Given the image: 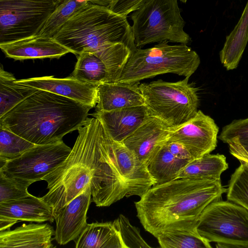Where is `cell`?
<instances>
[{
    "label": "cell",
    "instance_id": "cell-20",
    "mask_svg": "<svg viewBox=\"0 0 248 248\" xmlns=\"http://www.w3.org/2000/svg\"><path fill=\"white\" fill-rule=\"evenodd\" d=\"M139 84L116 82L99 85L95 111L145 105Z\"/></svg>",
    "mask_w": 248,
    "mask_h": 248
},
{
    "label": "cell",
    "instance_id": "cell-15",
    "mask_svg": "<svg viewBox=\"0 0 248 248\" xmlns=\"http://www.w3.org/2000/svg\"><path fill=\"white\" fill-rule=\"evenodd\" d=\"M51 206L42 198L31 195L20 199L0 203V230H10L16 223L27 221L53 222Z\"/></svg>",
    "mask_w": 248,
    "mask_h": 248
},
{
    "label": "cell",
    "instance_id": "cell-1",
    "mask_svg": "<svg viewBox=\"0 0 248 248\" xmlns=\"http://www.w3.org/2000/svg\"><path fill=\"white\" fill-rule=\"evenodd\" d=\"M226 191L217 180L180 178L155 184L134 202L137 216L156 238L166 231H195L203 210Z\"/></svg>",
    "mask_w": 248,
    "mask_h": 248
},
{
    "label": "cell",
    "instance_id": "cell-22",
    "mask_svg": "<svg viewBox=\"0 0 248 248\" xmlns=\"http://www.w3.org/2000/svg\"><path fill=\"white\" fill-rule=\"evenodd\" d=\"M190 161L175 157L165 143L148 162L147 167L155 184H161L177 179Z\"/></svg>",
    "mask_w": 248,
    "mask_h": 248
},
{
    "label": "cell",
    "instance_id": "cell-19",
    "mask_svg": "<svg viewBox=\"0 0 248 248\" xmlns=\"http://www.w3.org/2000/svg\"><path fill=\"white\" fill-rule=\"evenodd\" d=\"M23 224L13 230L0 231V248H53L55 231L48 223Z\"/></svg>",
    "mask_w": 248,
    "mask_h": 248
},
{
    "label": "cell",
    "instance_id": "cell-11",
    "mask_svg": "<svg viewBox=\"0 0 248 248\" xmlns=\"http://www.w3.org/2000/svg\"><path fill=\"white\" fill-rule=\"evenodd\" d=\"M71 150L62 140L35 145L20 156L3 163L0 170L10 176L34 183L42 180L58 167Z\"/></svg>",
    "mask_w": 248,
    "mask_h": 248
},
{
    "label": "cell",
    "instance_id": "cell-28",
    "mask_svg": "<svg viewBox=\"0 0 248 248\" xmlns=\"http://www.w3.org/2000/svg\"><path fill=\"white\" fill-rule=\"evenodd\" d=\"M35 144L0 125L1 163L16 159Z\"/></svg>",
    "mask_w": 248,
    "mask_h": 248
},
{
    "label": "cell",
    "instance_id": "cell-10",
    "mask_svg": "<svg viewBox=\"0 0 248 248\" xmlns=\"http://www.w3.org/2000/svg\"><path fill=\"white\" fill-rule=\"evenodd\" d=\"M63 0H0V44L35 35Z\"/></svg>",
    "mask_w": 248,
    "mask_h": 248
},
{
    "label": "cell",
    "instance_id": "cell-30",
    "mask_svg": "<svg viewBox=\"0 0 248 248\" xmlns=\"http://www.w3.org/2000/svg\"><path fill=\"white\" fill-rule=\"evenodd\" d=\"M33 183L10 176L0 170V203L31 196L28 188Z\"/></svg>",
    "mask_w": 248,
    "mask_h": 248
},
{
    "label": "cell",
    "instance_id": "cell-12",
    "mask_svg": "<svg viewBox=\"0 0 248 248\" xmlns=\"http://www.w3.org/2000/svg\"><path fill=\"white\" fill-rule=\"evenodd\" d=\"M219 127L214 120L198 110L186 123L170 128L168 141L183 144L195 159L210 154L217 145Z\"/></svg>",
    "mask_w": 248,
    "mask_h": 248
},
{
    "label": "cell",
    "instance_id": "cell-21",
    "mask_svg": "<svg viewBox=\"0 0 248 248\" xmlns=\"http://www.w3.org/2000/svg\"><path fill=\"white\" fill-rule=\"evenodd\" d=\"M74 242L76 248H125L113 221L87 224Z\"/></svg>",
    "mask_w": 248,
    "mask_h": 248
},
{
    "label": "cell",
    "instance_id": "cell-25",
    "mask_svg": "<svg viewBox=\"0 0 248 248\" xmlns=\"http://www.w3.org/2000/svg\"><path fill=\"white\" fill-rule=\"evenodd\" d=\"M104 62L108 75V83L118 82L132 51L125 45L114 43L94 50Z\"/></svg>",
    "mask_w": 248,
    "mask_h": 248
},
{
    "label": "cell",
    "instance_id": "cell-5",
    "mask_svg": "<svg viewBox=\"0 0 248 248\" xmlns=\"http://www.w3.org/2000/svg\"><path fill=\"white\" fill-rule=\"evenodd\" d=\"M52 38L77 56L114 43L125 45L132 53L137 48L126 16L90 3L73 15Z\"/></svg>",
    "mask_w": 248,
    "mask_h": 248
},
{
    "label": "cell",
    "instance_id": "cell-38",
    "mask_svg": "<svg viewBox=\"0 0 248 248\" xmlns=\"http://www.w3.org/2000/svg\"><path fill=\"white\" fill-rule=\"evenodd\" d=\"M181 2L183 3H186L187 0H180Z\"/></svg>",
    "mask_w": 248,
    "mask_h": 248
},
{
    "label": "cell",
    "instance_id": "cell-2",
    "mask_svg": "<svg viewBox=\"0 0 248 248\" xmlns=\"http://www.w3.org/2000/svg\"><path fill=\"white\" fill-rule=\"evenodd\" d=\"M92 108L38 90L0 117V125L35 145L53 143L82 126Z\"/></svg>",
    "mask_w": 248,
    "mask_h": 248
},
{
    "label": "cell",
    "instance_id": "cell-14",
    "mask_svg": "<svg viewBox=\"0 0 248 248\" xmlns=\"http://www.w3.org/2000/svg\"><path fill=\"white\" fill-rule=\"evenodd\" d=\"M91 185L64 206L56 217L54 239L60 245L75 240L84 229L91 202Z\"/></svg>",
    "mask_w": 248,
    "mask_h": 248
},
{
    "label": "cell",
    "instance_id": "cell-33",
    "mask_svg": "<svg viewBox=\"0 0 248 248\" xmlns=\"http://www.w3.org/2000/svg\"><path fill=\"white\" fill-rule=\"evenodd\" d=\"M148 0H113L108 7L114 13L126 16L140 8Z\"/></svg>",
    "mask_w": 248,
    "mask_h": 248
},
{
    "label": "cell",
    "instance_id": "cell-8",
    "mask_svg": "<svg viewBox=\"0 0 248 248\" xmlns=\"http://www.w3.org/2000/svg\"><path fill=\"white\" fill-rule=\"evenodd\" d=\"M189 78L177 82L161 79L139 84L151 116L157 118L170 128H176L193 118L198 110V89Z\"/></svg>",
    "mask_w": 248,
    "mask_h": 248
},
{
    "label": "cell",
    "instance_id": "cell-4",
    "mask_svg": "<svg viewBox=\"0 0 248 248\" xmlns=\"http://www.w3.org/2000/svg\"><path fill=\"white\" fill-rule=\"evenodd\" d=\"M103 126L96 118H87L67 157L43 178L48 192L41 198L52 208L55 218L62 209L91 185Z\"/></svg>",
    "mask_w": 248,
    "mask_h": 248
},
{
    "label": "cell",
    "instance_id": "cell-29",
    "mask_svg": "<svg viewBox=\"0 0 248 248\" xmlns=\"http://www.w3.org/2000/svg\"><path fill=\"white\" fill-rule=\"evenodd\" d=\"M227 200L248 210V168L243 164L232 174L227 189Z\"/></svg>",
    "mask_w": 248,
    "mask_h": 248
},
{
    "label": "cell",
    "instance_id": "cell-6",
    "mask_svg": "<svg viewBox=\"0 0 248 248\" xmlns=\"http://www.w3.org/2000/svg\"><path fill=\"white\" fill-rule=\"evenodd\" d=\"M168 43L164 41L152 47L137 48L131 53L118 82L139 83L166 73L190 78L200 64L199 55L187 45Z\"/></svg>",
    "mask_w": 248,
    "mask_h": 248
},
{
    "label": "cell",
    "instance_id": "cell-27",
    "mask_svg": "<svg viewBox=\"0 0 248 248\" xmlns=\"http://www.w3.org/2000/svg\"><path fill=\"white\" fill-rule=\"evenodd\" d=\"M156 238L162 248H211L210 242L201 236L197 230L166 231Z\"/></svg>",
    "mask_w": 248,
    "mask_h": 248
},
{
    "label": "cell",
    "instance_id": "cell-32",
    "mask_svg": "<svg viewBox=\"0 0 248 248\" xmlns=\"http://www.w3.org/2000/svg\"><path fill=\"white\" fill-rule=\"evenodd\" d=\"M218 138L224 143L235 138L242 144L248 145V117L234 120L224 126Z\"/></svg>",
    "mask_w": 248,
    "mask_h": 248
},
{
    "label": "cell",
    "instance_id": "cell-13",
    "mask_svg": "<svg viewBox=\"0 0 248 248\" xmlns=\"http://www.w3.org/2000/svg\"><path fill=\"white\" fill-rule=\"evenodd\" d=\"M170 130L163 122L150 116L122 142L140 161L147 164L168 141Z\"/></svg>",
    "mask_w": 248,
    "mask_h": 248
},
{
    "label": "cell",
    "instance_id": "cell-26",
    "mask_svg": "<svg viewBox=\"0 0 248 248\" xmlns=\"http://www.w3.org/2000/svg\"><path fill=\"white\" fill-rule=\"evenodd\" d=\"M89 3L87 0H63L49 16L36 35L52 38L73 15Z\"/></svg>",
    "mask_w": 248,
    "mask_h": 248
},
{
    "label": "cell",
    "instance_id": "cell-31",
    "mask_svg": "<svg viewBox=\"0 0 248 248\" xmlns=\"http://www.w3.org/2000/svg\"><path fill=\"white\" fill-rule=\"evenodd\" d=\"M113 222L120 232L125 248H151L141 237L139 229L131 225L124 215H119Z\"/></svg>",
    "mask_w": 248,
    "mask_h": 248
},
{
    "label": "cell",
    "instance_id": "cell-34",
    "mask_svg": "<svg viewBox=\"0 0 248 248\" xmlns=\"http://www.w3.org/2000/svg\"><path fill=\"white\" fill-rule=\"evenodd\" d=\"M166 144L169 150L175 157L189 161L194 159L188 149L182 143L176 141H167Z\"/></svg>",
    "mask_w": 248,
    "mask_h": 248
},
{
    "label": "cell",
    "instance_id": "cell-16",
    "mask_svg": "<svg viewBox=\"0 0 248 248\" xmlns=\"http://www.w3.org/2000/svg\"><path fill=\"white\" fill-rule=\"evenodd\" d=\"M22 83L63 96L93 108L98 102V86L71 76L56 78L45 76L17 79Z\"/></svg>",
    "mask_w": 248,
    "mask_h": 248
},
{
    "label": "cell",
    "instance_id": "cell-9",
    "mask_svg": "<svg viewBox=\"0 0 248 248\" xmlns=\"http://www.w3.org/2000/svg\"><path fill=\"white\" fill-rule=\"evenodd\" d=\"M199 234L217 248H248V210L234 202L217 201L202 212L197 223Z\"/></svg>",
    "mask_w": 248,
    "mask_h": 248
},
{
    "label": "cell",
    "instance_id": "cell-35",
    "mask_svg": "<svg viewBox=\"0 0 248 248\" xmlns=\"http://www.w3.org/2000/svg\"><path fill=\"white\" fill-rule=\"evenodd\" d=\"M229 145L230 153L236 159L248 158V145L240 143L235 138H232L226 142Z\"/></svg>",
    "mask_w": 248,
    "mask_h": 248
},
{
    "label": "cell",
    "instance_id": "cell-7",
    "mask_svg": "<svg viewBox=\"0 0 248 248\" xmlns=\"http://www.w3.org/2000/svg\"><path fill=\"white\" fill-rule=\"evenodd\" d=\"M131 19L137 48L164 41L186 45L190 42L177 0H148L132 13Z\"/></svg>",
    "mask_w": 248,
    "mask_h": 248
},
{
    "label": "cell",
    "instance_id": "cell-36",
    "mask_svg": "<svg viewBox=\"0 0 248 248\" xmlns=\"http://www.w3.org/2000/svg\"><path fill=\"white\" fill-rule=\"evenodd\" d=\"M90 3L108 7L113 0H87Z\"/></svg>",
    "mask_w": 248,
    "mask_h": 248
},
{
    "label": "cell",
    "instance_id": "cell-18",
    "mask_svg": "<svg viewBox=\"0 0 248 248\" xmlns=\"http://www.w3.org/2000/svg\"><path fill=\"white\" fill-rule=\"evenodd\" d=\"M92 115L100 121L110 138L118 142H122L151 116L145 105L95 111Z\"/></svg>",
    "mask_w": 248,
    "mask_h": 248
},
{
    "label": "cell",
    "instance_id": "cell-3",
    "mask_svg": "<svg viewBox=\"0 0 248 248\" xmlns=\"http://www.w3.org/2000/svg\"><path fill=\"white\" fill-rule=\"evenodd\" d=\"M155 184L147 164L140 161L122 142L111 139L104 127L91 183L92 201L107 207L124 197H140Z\"/></svg>",
    "mask_w": 248,
    "mask_h": 248
},
{
    "label": "cell",
    "instance_id": "cell-17",
    "mask_svg": "<svg viewBox=\"0 0 248 248\" xmlns=\"http://www.w3.org/2000/svg\"><path fill=\"white\" fill-rule=\"evenodd\" d=\"M8 58L16 60L57 58L71 53L70 50L52 37L34 35L0 44Z\"/></svg>",
    "mask_w": 248,
    "mask_h": 248
},
{
    "label": "cell",
    "instance_id": "cell-23",
    "mask_svg": "<svg viewBox=\"0 0 248 248\" xmlns=\"http://www.w3.org/2000/svg\"><path fill=\"white\" fill-rule=\"evenodd\" d=\"M228 168L223 155L208 154L189 162L180 172L178 178L220 180L222 172Z\"/></svg>",
    "mask_w": 248,
    "mask_h": 248
},
{
    "label": "cell",
    "instance_id": "cell-37",
    "mask_svg": "<svg viewBox=\"0 0 248 248\" xmlns=\"http://www.w3.org/2000/svg\"><path fill=\"white\" fill-rule=\"evenodd\" d=\"M237 159L240 161V164L248 168V158H238Z\"/></svg>",
    "mask_w": 248,
    "mask_h": 248
},
{
    "label": "cell",
    "instance_id": "cell-24",
    "mask_svg": "<svg viewBox=\"0 0 248 248\" xmlns=\"http://www.w3.org/2000/svg\"><path fill=\"white\" fill-rule=\"evenodd\" d=\"M38 89L18 82L0 67V117Z\"/></svg>",
    "mask_w": 248,
    "mask_h": 248
}]
</instances>
